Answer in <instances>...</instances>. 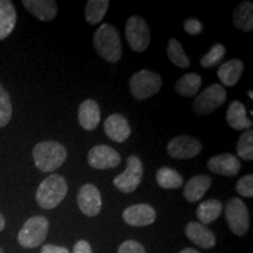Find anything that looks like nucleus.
<instances>
[{
	"label": "nucleus",
	"instance_id": "obj_21",
	"mask_svg": "<svg viewBox=\"0 0 253 253\" xmlns=\"http://www.w3.org/2000/svg\"><path fill=\"white\" fill-rule=\"evenodd\" d=\"M226 121L235 130H249L252 126V121L248 118L245 106L239 101H233L226 110Z\"/></svg>",
	"mask_w": 253,
	"mask_h": 253
},
{
	"label": "nucleus",
	"instance_id": "obj_18",
	"mask_svg": "<svg viewBox=\"0 0 253 253\" xmlns=\"http://www.w3.org/2000/svg\"><path fill=\"white\" fill-rule=\"evenodd\" d=\"M79 122L84 130H95L101 120L100 107L96 101L88 99L84 101L79 107Z\"/></svg>",
	"mask_w": 253,
	"mask_h": 253
},
{
	"label": "nucleus",
	"instance_id": "obj_5",
	"mask_svg": "<svg viewBox=\"0 0 253 253\" xmlns=\"http://www.w3.org/2000/svg\"><path fill=\"white\" fill-rule=\"evenodd\" d=\"M129 87L136 100L149 99L161 90L162 78L157 73L142 69L132 75L129 81Z\"/></svg>",
	"mask_w": 253,
	"mask_h": 253
},
{
	"label": "nucleus",
	"instance_id": "obj_29",
	"mask_svg": "<svg viewBox=\"0 0 253 253\" xmlns=\"http://www.w3.org/2000/svg\"><path fill=\"white\" fill-rule=\"evenodd\" d=\"M237 154L244 161L253 160V131L252 129L245 130L237 143Z\"/></svg>",
	"mask_w": 253,
	"mask_h": 253
},
{
	"label": "nucleus",
	"instance_id": "obj_35",
	"mask_svg": "<svg viewBox=\"0 0 253 253\" xmlns=\"http://www.w3.org/2000/svg\"><path fill=\"white\" fill-rule=\"evenodd\" d=\"M73 253H93L89 243L86 240H79L77 244L74 245Z\"/></svg>",
	"mask_w": 253,
	"mask_h": 253
},
{
	"label": "nucleus",
	"instance_id": "obj_1",
	"mask_svg": "<svg viewBox=\"0 0 253 253\" xmlns=\"http://www.w3.org/2000/svg\"><path fill=\"white\" fill-rule=\"evenodd\" d=\"M33 160L40 171L52 172L67 160V150L59 142L43 141L34 147Z\"/></svg>",
	"mask_w": 253,
	"mask_h": 253
},
{
	"label": "nucleus",
	"instance_id": "obj_12",
	"mask_svg": "<svg viewBox=\"0 0 253 253\" xmlns=\"http://www.w3.org/2000/svg\"><path fill=\"white\" fill-rule=\"evenodd\" d=\"M78 205L81 212L88 217H95L100 213L102 199L99 189L94 184H84L78 194Z\"/></svg>",
	"mask_w": 253,
	"mask_h": 253
},
{
	"label": "nucleus",
	"instance_id": "obj_4",
	"mask_svg": "<svg viewBox=\"0 0 253 253\" xmlns=\"http://www.w3.org/2000/svg\"><path fill=\"white\" fill-rule=\"evenodd\" d=\"M48 230L49 221L46 217H31L19 231L18 243L25 249H36L45 242Z\"/></svg>",
	"mask_w": 253,
	"mask_h": 253
},
{
	"label": "nucleus",
	"instance_id": "obj_28",
	"mask_svg": "<svg viewBox=\"0 0 253 253\" xmlns=\"http://www.w3.org/2000/svg\"><path fill=\"white\" fill-rule=\"evenodd\" d=\"M168 58L171 61L173 65L179 68H188L190 66V60L186 56L184 49L177 39H170L169 43H168Z\"/></svg>",
	"mask_w": 253,
	"mask_h": 253
},
{
	"label": "nucleus",
	"instance_id": "obj_17",
	"mask_svg": "<svg viewBox=\"0 0 253 253\" xmlns=\"http://www.w3.org/2000/svg\"><path fill=\"white\" fill-rule=\"evenodd\" d=\"M23 5L41 21H52L58 15V5L54 0H24Z\"/></svg>",
	"mask_w": 253,
	"mask_h": 253
},
{
	"label": "nucleus",
	"instance_id": "obj_13",
	"mask_svg": "<svg viewBox=\"0 0 253 253\" xmlns=\"http://www.w3.org/2000/svg\"><path fill=\"white\" fill-rule=\"evenodd\" d=\"M122 216L128 225L141 227L154 223L156 219V211L148 204H135L126 208Z\"/></svg>",
	"mask_w": 253,
	"mask_h": 253
},
{
	"label": "nucleus",
	"instance_id": "obj_33",
	"mask_svg": "<svg viewBox=\"0 0 253 253\" xmlns=\"http://www.w3.org/2000/svg\"><path fill=\"white\" fill-rule=\"evenodd\" d=\"M118 253H147L143 245L136 240H126L118 250Z\"/></svg>",
	"mask_w": 253,
	"mask_h": 253
},
{
	"label": "nucleus",
	"instance_id": "obj_39",
	"mask_svg": "<svg viewBox=\"0 0 253 253\" xmlns=\"http://www.w3.org/2000/svg\"><path fill=\"white\" fill-rule=\"evenodd\" d=\"M248 94H249V96L251 97V99H253V91L252 90H250V91H248Z\"/></svg>",
	"mask_w": 253,
	"mask_h": 253
},
{
	"label": "nucleus",
	"instance_id": "obj_2",
	"mask_svg": "<svg viewBox=\"0 0 253 253\" xmlns=\"http://www.w3.org/2000/svg\"><path fill=\"white\" fill-rule=\"evenodd\" d=\"M96 52L109 62H118L122 56V45L119 32L112 24L99 26L93 38Z\"/></svg>",
	"mask_w": 253,
	"mask_h": 253
},
{
	"label": "nucleus",
	"instance_id": "obj_25",
	"mask_svg": "<svg viewBox=\"0 0 253 253\" xmlns=\"http://www.w3.org/2000/svg\"><path fill=\"white\" fill-rule=\"evenodd\" d=\"M221 210H223V207H221L219 201H217V199H208V201L202 202L198 205L196 214H197V218L201 221V224L208 225V224H211L220 216Z\"/></svg>",
	"mask_w": 253,
	"mask_h": 253
},
{
	"label": "nucleus",
	"instance_id": "obj_8",
	"mask_svg": "<svg viewBox=\"0 0 253 253\" xmlns=\"http://www.w3.org/2000/svg\"><path fill=\"white\" fill-rule=\"evenodd\" d=\"M143 177V164L135 155L126 160V169L114 178V185L123 194H130L138 188Z\"/></svg>",
	"mask_w": 253,
	"mask_h": 253
},
{
	"label": "nucleus",
	"instance_id": "obj_23",
	"mask_svg": "<svg viewBox=\"0 0 253 253\" xmlns=\"http://www.w3.org/2000/svg\"><path fill=\"white\" fill-rule=\"evenodd\" d=\"M233 24L238 30L246 33L253 30V4L251 1H243L237 6L233 12Z\"/></svg>",
	"mask_w": 253,
	"mask_h": 253
},
{
	"label": "nucleus",
	"instance_id": "obj_40",
	"mask_svg": "<svg viewBox=\"0 0 253 253\" xmlns=\"http://www.w3.org/2000/svg\"><path fill=\"white\" fill-rule=\"evenodd\" d=\"M0 253H4V250H2L1 248H0Z\"/></svg>",
	"mask_w": 253,
	"mask_h": 253
},
{
	"label": "nucleus",
	"instance_id": "obj_34",
	"mask_svg": "<svg viewBox=\"0 0 253 253\" xmlns=\"http://www.w3.org/2000/svg\"><path fill=\"white\" fill-rule=\"evenodd\" d=\"M184 30L190 36H198L203 31V25L196 19H188L184 23Z\"/></svg>",
	"mask_w": 253,
	"mask_h": 253
},
{
	"label": "nucleus",
	"instance_id": "obj_32",
	"mask_svg": "<svg viewBox=\"0 0 253 253\" xmlns=\"http://www.w3.org/2000/svg\"><path fill=\"white\" fill-rule=\"evenodd\" d=\"M237 192L240 196L246 198H252L253 197V175L249 173V175L243 176L242 178H239V181L237 182L236 185Z\"/></svg>",
	"mask_w": 253,
	"mask_h": 253
},
{
	"label": "nucleus",
	"instance_id": "obj_10",
	"mask_svg": "<svg viewBox=\"0 0 253 253\" xmlns=\"http://www.w3.org/2000/svg\"><path fill=\"white\" fill-rule=\"evenodd\" d=\"M202 148L203 145L197 138L189 135H179L169 142L167 151L170 156L177 160H189L199 155Z\"/></svg>",
	"mask_w": 253,
	"mask_h": 253
},
{
	"label": "nucleus",
	"instance_id": "obj_14",
	"mask_svg": "<svg viewBox=\"0 0 253 253\" xmlns=\"http://www.w3.org/2000/svg\"><path fill=\"white\" fill-rule=\"evenodd\" d=\"M208 169L217 175L233 177L242 169L238 157L232 154H220L211 157L208 162Z\"/></svg>",
	"mask_w": 253,
	"mask_h": 253
},
{
	"label": "nucleus",
	"instance_id": "obj_31",
	"mask_svg": "<svg viewBox=\"0 0 253 253\" xmlns=\"http://www.w3.org/2000/svg\"><path fill=\"white\" fill-rule=\"evenodd\" d=\"M12 119V102L9 95L0 84V128L7 126Z\"/></svg>",
	"mask_w": 253,
	"mask_h": 253
},
{
	"label": "nucleus",
	"instance_id": "obj_27",
	"mask_svg": "<svg viewBox=\"0 0 253 253\" xmlns=\"http://www.w3.org/2000/svg\"><path fill=\"white\" fill-rule=\"evenodd\" d=\"M157 184L162 189H178L183 185V177L171 168L163 167L156 173Z\"/></svg>",
	"mask_w": 253,
	"mask_h": 253
},
{
	"label": "nucleus",
	"instance_id": "obj_36",
	"mask_svg": "<svg viewBox=\"0 0 253 253\" xmlns=\"http://www.w3.org/2000/svg\"><path fill=\"white\" fill-rule=\"evenodd\" d=\"M40 253H69V251L66 248H63V246L46 244L42 246Z\"/></svg>",
	"mask_w": 253,
	"mask_h": 253
},
{
	"label": "nucleus",
	"instance_id": "obj_20",
	"mask_svg": "<svg viewBox=\"0 0 253 253\" xmlns=\"http://www.w3.org/2000/svg\"><path fill=\"white\" fill-rule=\"evenodd\" d=\"M244 71V63L239 59H232L230 61L221 63L218 68L217 75L224 86L233 87L238 84Z\"/></svg>",
	"mask_w": 253,
	"mask_h": 253
},
{
	"label": "nucleus",
	"instance_id": "obj_26",
	"mask_svg": "<svg viewBox=\"0 0 253 253\" xmlns=\"http://www.w3.org/2000/svg\"><path fill=\"white\" fill-rule=\"evenodd\" d=\"M109 7L108 0H89L86 5L84 18L90 25H97L102 21Z\"/></svg>",
	"mask_w": 253,
	"mask_h": 253
},
{
	"label": "nucleus",
	"instance_id": "obj_16",
	"mask_svg": "<svg viewBox=\"0 0 253 253\" xmlns=\"http://www.w3.org/2000/svg\"><path fill=\"white\" fill-rule=\"evenodd\" d=\"M185 235L194 244L202 249L209 250L216 245V237L212 231L198 221H190L185 227Z\"/></svg>",
	"mask_w": 253,
	"mask_h": 253
},
{
	"label": "nucleus",
	"instance_id": "obj_6",
	"mask_svg": "<svg viewBox=\"0 0 253 253\" xmlns=\"http://www.w3.org/2000/svg\"><path fill=\"white\" fill-rule=\"evenodd\" d=\"M126 38L134 52H144L150 43L149 25L140 15H131L126 24Z\"/></svg>",
	"mask_w": 253,
	"mask_h": 253
},
{
	"label": "nucleus",
	"instance_id": "obj_37",
	"mask_svg": "<svg viewBox=\"0 0 253 253\" xmlns=\"http://www.w3.org/2000/svg\"><path fill=\"white\" fill-rule=\"evenodd\" d=\"M5 225H6L5 218H4V216H2L1 213H0V232H1V231L5 229Z\"/></svg>",
	"mask_w": 253,
	"mask_h": 253
},
{
	"label": "nucleus",
	"instance_id": "obj_30",
	"mask_svg": "<svg viewBox=\"0 0 253 253\" xmlns=\"http://www.w3.org/2000/svg\"><path fill=\"white\" fill-rule=\"evenodd\" d=\"M226 54L225 47L220 43H216L212 48L208 52V54H205L203 58L201 59V65L204 68H212L214 66H217L221 60L224 59V56Z\"/></svg>",
	"mask_w": 253,
	"mask_h": 253
},
{
	"label": "nucleus",
	"instance_id": "obj_24",
	"mask_svg": "<svg viewBox=\"0 0 253 253\" xmlns=\"http://www.w3.org/2000/svg\"><path fill=\"white\" fill-rule=\"evenodd\" d=\"M202 78L196 73H188L177 80L175 89L181 96L194 97L201 89Z\"/></svg>",
	"mask_w": 253,
	"mask_h": 253
},
{
	"label": "nucleus",
	"instance_id": "obj_22",
	"mask_svg": "<svg viewBox=\"0 0 253 253\" xmlns=\"http://www.w3.org/2000/svg\"><path fill=\"white\" fill-rule=\"evenodd\" d=\"M17 24V12L9 0H0V41L14 31Z\"/></svg>",
	"mask_w": 253,
	"mask_h": 253
},
{
	"label": "nucleus",
	"instance_id": "obj_11",
	"mask_svg": "<svg viewBox=\"0 0 253 253\" xmlns=\"http://www.w3.org/2000/svg\"><path fill=\"white\" fill-rule=\"evenodd\" d=\"M88 163L91 168L97 170L113 169L120 166L121 156L115 149L108 145H95L88 153Z\"/></svg>",
	"mask_w": 253,
	"mask_h": 253
},
{
	"label": "nucleus",
	"instance_id": "obj_15",
	"mask_svg": "<svg viewBox=\"0 0 253 253\" xmlns=\"http://www.w3.org/2000/svg\"><path fill=\"white\" fill-rule=\"evenodd\" d=\"M104 132L110 140L116 143H123L130 136L131 129L125 116L113 114L104 121Z\"/></svg>",
	"mask_w": 253,
	"mask_h": 253
},
{
	"label": "nucleus",
	"instance_id": "obj_19",
	"mask_svg": "<svg viewBox=\"0 0 253 253\" xmlns=\"http://www.w3.org/2000/svg\"><path fill=\"white\" fill-rule=\"evenodd\" d=\"M212 179L208 175H197L190 178L183 190V195L190 203H196L204 197L205 192L210 189Z\"/></svg>",
	"mask_w": 253,
	"mask_h": 253
},
{
	"label": "nucleus",
	"instance_id": "obj_38",
	"mask_svg": "<svg viewBox=\"0 0 253 253\" xmlns=\"http://www.w3.org/2000/svg\"><path fill=\"white\" fill-rule=\"evenodd\" d=\"M179 253H199L197 250H195V249H190V248H186V249H184V250H182L181 252Z\"/></svg>",
	"mask_w": 253,
	"mask_h": 253
},
{
	"label": "nucleus",
	"instance_id": "obj_7",
	"mask_svg": "<svg viewBox=\"0 0 253 253\" xmlns=\"http://www.w3.org/2000/svg\"><path fill=\"white\" fill-rule=\"evenodd\" d=\"M226 101V90L219 84H213L199 93L192 103V110L198 115H209Z\"/></svg>",
	"mask_w": 253,
	"mask_h": 253
},
{
	"label": "nucleus",
	"instance_id": "obj_3",
	"mask_svg": "<svg viewBox=\"0 0 253 253\" xmlns=\"http://www.w3.org/2000/svg\"><path fill=\"white\" fill-rule=\"evenodd\" d=\"M68 191V184L62 176L52 173L40 183L36 192L37 203L45 210H52L63 201Z\"/></svg>",
	"mask_w": 253,
	"mask_h": 253
},
{
	"label": "nucleus",
	"instance_id": "obj_9",
	"mask_svg": "<svg viewBox=\"0 0 253 253\" xmlns=\"http://www.w3.org/2000/svg\"><path fill=\"white\" fill-rule=\"evenodd\" d=\"M225 218L233 235L244 236L250 226L249 210L242 199L231 198L225 205Z\"/></svg>",
	"mask_w": 253,
	"mask_h": 253
}]
</instances>
